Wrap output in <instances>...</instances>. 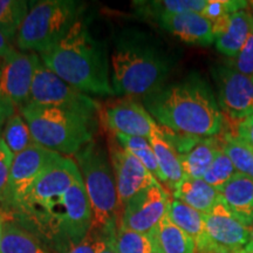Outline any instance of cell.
Wrapping results in <instances>:
<instances>
[{
	"instance_id": "1",
	"label": "cell",
	"mask_w": 253,
	"mask_h": 253,
	"mask_svg": "<svg viewBox=\"0 0 253 253\" xmlns=\"http://www.w3.org/2000/svg\"><path fill=\"white\" fill-rule=\"evenodd\" d=\"M143 101L155 121L177 135L217 137L225 125L210 84L198 74L164 86Z\"/></svg>"
},
{
	"instance_id": "2",
	"label": "cell",
	"mask_w": 253,
	"mask_h": 253,
	"mask_svg": "<svg viewBox=\"0 0 253 253\" xmlns=\"http://www.w3.org/2000/svg\"><path fill=\"white\" fill-rule=\"evenodd\" d=\"M39 56L49 71L82 93L114 95L106 52L81 18L63 39Z\"/></svg>"
},
{
	"instance_id": "3",
	"label": "cell",
	"mask_w": 253,
	"mask_h": 253,
	"mask_svg": "<svg viewBox=\"0 0 253 253\" xmlns=\"http://www.w3.org/2000/svg\"><path fill=\"white\" fill-rule=\"evenodd\" d=\"M110 67L114 94L129 99H144L164 87L171 62L147 40L126 37L114 47Z\"/></svg>"
},
{
	"instance_id": "4",
	"label": "cell",
	"mask_w": 253,
	"mask_h": 253,
	"mask_svg": "<svg viewBox=\"0 0 253 253\" xmlns=\"http://www.w3.org/2000/svg\"><path fill=\"white\" fill-rule=\"evenodd\" d=\"M74 156L93 213L90 231L107 237L120 226L122 214L112 163L103 148L94 141L81 148Z\"/></svg>"
},
{
	"instance_id": "5",
	"label": "cell",
	"mask_w": 253,
	"mask_h": 253,
	"mask_svg": "<svg viewBox=\"0 0 253 253\" xmlns=\"http://www.w3.org/2000/svg\"><path fill=\"white\" fill-rule=\"evenodd\" d=\"M20 114L37 144L58 154L75 155L93 141V120L72 110L27 103Z\"/></svg>"
},
{
	"instance_id": "6",
	"label": "cell",
	"mask_w": 253,
	"mask_h": 253,
	"mask_svg": "<svg viewBox=\"0 0 253 253\" xmlns=\"http://www.w3.org/2000/svg\"><path fill=\"white\" fill-rule=\"evenodd\" d=\"M82 6L74 0H41L32 2L17 34L23 50L43 52L56 45L81 18Z\"/></svg>"
},
{
	"instance_id": "7",
	"label": "cell",
	"mask_w": 253,
	"mask_h": 253,
	"mask_svg": "<svg viewBox=\"0 0 253 253\" xmlns=\"http://www.w3.org/2000/svg\"><path fill=\"white\" fill-rule=\"evenodd\" d=\"M28 103L72 110L90 119H94L95 114L100 112L97 101L60 79L41 60L34 73Z\"/></svg>"
},
{
	"instance_id": "8",
	"label": "cell",
	"mask_w": 253,
	"mask_h": 253,
	"mask_svg": "<svg viewBox=\"0 0 253 253\" xmlns=\"http://www.w3.org/2000/svg\"><path fill=\"white\" fill-rule=\"evenodd\" d=\"M61 157L60 154L37 143L14 156L0 213L6 217L14 211L27 197L40 176Z\"/></svg>"
},
{
	"instance_id": "9",
	"label": "cell",
	"mask_w": 253,
	"mask_h": 253,
	"mask_svg": "<svg viewBox=\"0 0 253 253\" xmlns=\"http://www.w3.org/2000/svg\"><path fill=\"white\" fill-rule=\"evenodd\" d=\"M218 106L231 123L238 126L253 116V77L242 74L231 66L213 69Z\"/></svg>"
},
{
	"instance_id": "10",
	"label": "cell",
	"mask_w": 253,
	"mask_h": 253,
	"mask_svg": "<svg viewBox=\"0 0 253 253\" xmlns=\"http://www.w3.org/2000/svg\"><path fill=\"white\" fill-rule=\"evenodd\" d=\"M170 198L161 183L142 190L126 202L120 225L136 232L150 233L167 216Z\"/></svg>"
},
{
	"instance_id": "11",
	"label": "cell",
	"mask_w": 253,
	"mask_h": 253,
	"mask_svg": "<svg viewBox=\"0 0 253 253\" xmlns=\"http://www.w3.org/2000/svg\"><path fill=\"white\" fill-rule=\"evenodd\" d=\"M80 177L81 172L77 162L72 158L62 156L40 176L21 204L4 218L11 219L32 209L42 207L56 196L65 194Z\"/></svg>"
},
{
	"instance_id": "12",
	"label": "cell",
	"mask_w": 253,
	"mask_h": 253,
	"mask_svg": "<svg viewBox=\"0 0 253 253\" xmlns=\"http://www.w3.org/2000/svg\"><path fill=\"white\" fill-rule=\"evenodd\" d=\"M40 61L36 53L13 50L4 59L0 77V94L14 107L26 106L30 102L34 73Z\"/></svg>"
},
{
	"instance_id": "13",
	"label": "cell",
	"mask_w": 253,
	"mask_h": 253,
	"mask_svg": "<svg viewBox=\"0 0 253 253\" xmlns=\"http://www.w3.org/2000/svg\"><path fill=\"white\" fill-rule=\"evenodd\" d=\"M109 158L121 211L126 202L136 194L160 183L134 155L123 149L121 145H113Z\"/></svg>"
},
{
	"instance_id": "14",
	"label": "cell",
	"mask_w": 253,
	"mask_h": 253,
	"mask_svg": "<svg viewBox=\"0 0 253 253\" xmlns=\"http://www.w3.org/2000/svg\"><path fill=\"white\" fill-rule=\"evenodd\" d=\"M103 122L114 134L150 138L158 125L150 113L134 99H122L109 103L103 110Z\"/></svg>"
},
{
	"instance_id": "15",
	"label": "cell",
	"mask_w": 253,
	"mask_h": 253,
	"mask_svg": "<svg viewBox=\"0 0 253 253\" xmlns=\"http://www.w3.org/2000/svg\"><path fill=\"white\" fill-rule=\"evenodd\" d=\"M204 221L207 237L213 248L233 253L242 252L249 240L250 227L231 213L223 199L219 198L212 210L204 214Z\"/></svg>"
},
{
	"instance_id": "16",
	"label": "cell",
	"mask_w": 253,
	"mask_h": 253,
	"mask_svg": "<svg viewBox=\"0 0 253 253\" xmlns=\"http://www.w3.org/2000/svg\"><path fill=\"white\" fill-rule=\"evenodd\" d=\"M164 134L178 151L183 171L189 178H203L221 148L220 138H195L177 135L162 128Z\"/></svg>"
},
{
	"instance_id": "17",
	"label": "cell",
	"mask_w": 253,
	"mask_h": 253,
	"mask_svg": "<svg viewBox=\"0 0 253 253\" xmlns=\"http://www.w3.org/2000/svg\"><path fill=\"white\" fill-rule=\"evenodd\" d=\"M164 30L186 43L210 46L214 42L213 24L197 12L164 15L157 19Z\"/></svg>"
},
{
	"instance_id": "18",
	"label": "cell",
	"mask_w": 253,
	"mask_h": 253,
	"mask_svg": "<svg viewBox=\"0 0 253 253\" xmlns=\"http://www.w3.org/2000/svg\"><path fill=\"white\" fill-rule=\"evenodd\" d=\"M253 15L246 9L231 14L223 23L214 25V42L221 54L235 58L243 48L252 30Z\"/></svg>"
},
{
	"instance_id": "19",
	"label": "cell",
	"mask_w": 253,
	"mask_h": 253,
	"mask_svg": "<svg viewBox=\"0 0 253 253\" xmlns=\"http://www.w3.org/2000/svg\"><path fill=\"white\" fill-rule=\"evenodd\" d=\"M224 204L244 225H253V178L237 173L218 190Z\"/></svg>"
},
{
	"instance_id": "20",
	"label": "cell",
	"mask_w": 253,
	"mask_h": 253,
	"mask_svg": "<svg viewBox=\"0 0 253 253\" xmlns=\"http://www.w3.org/2000/svg\"><path fill=\"white\" fill-rule=\"evenodd\" d=\"M168 217L175 225L184 231L196 243V253H212L219 251L211 244L205 232L204 213L188 204L173 198L168 209Z\"/></svg>"
},
{
	"instance_id": "21",
	"label": "cell",
	"mask_w": 253,
	"mask_h": 253,
	"mask_svg": "<svg viewBox=\"0 0 253 253\" xmlns=\"http://www.w3.org/2000/svg\"><path fill=\"white\" fill-rule=\"evenodd\" d=\"M149 141L162 173L163 185L173 192L185 177L178 151L161 126H158L157 130L151 135Z\"/></svg>"
},
{
	"instance_id": "22",
	"label": "cell",
	"mask_w": 253,
	"mask_h": 253,
	"mask_svg": "<svg viewBox=\"0 0 253 253\" xmlns=\"http://www.w3.org/2000/svg\"><path fill=\"white\" fill-rule=\"evenodd\" d=\"M155 253H196V243L168 214L149 233Z\"/></svg>"
},
{
	"instance_id": "23",
	"label": "cell",
	"mask_w": 253,
	"mask_h": 253,
	"mask_svg": "<svg viewBox=\"0 0 253 253\" xmlns=\"http://www.w3.org/2000/svg\"><path fill=\"white\" fill-rule=\"evenodd\" d=\"M172 195L175 199H178L204 214L210 212L220 198L218 190L208 184L203 178L189 177H184Z\"/></svg>"
},
{
	"instance_id": "24",
	"label": "cell",
	"mask_w": 253,
	"mask_h": 253,
	"mask_svg": "<svg viewBox=\"0 0 253 253\" xmlns=\"http://www.w3.org/2000/svg\"><path fill=\"white\" fill-rule=\"evenodd\" d=\"M1 253H49L33 233L12 219H5Z\"/></svg>"
},
{
	"instance_id": "25",
	"label": "cell",
	"mask_w": 253,
	"mask_h": 253,
	"mask_svg": "<svg viewBox=\"0 0 253 253\" xmlns=\"http://www.w3.org/2000/svg\"><path fill=\"white\" fill-rule=\"evenodd\" d=\"M138 13L147 17L161 18L164 15L197 12L202 13L208 0H156V1H137Z\"/></svg>"
},
{
	"instance_id": "26",
	"label": "cell",
	"mask_w": 253,
	"mask_h": 253,
	"mask_svg": "<svg viewBox=\"0 0 253 253\" xmlns=\"http://www.w3.org/2000/svg\"><path fill=\"white\" fill-rule=\"evenodd\" d=\"M116 253H155L149 233H141L120 225L103 237Z\"/></svg>"
},
{
	"instance_id": "27",
	"label": "cell",
	"mask_w": 253,
	"mask_h": 253,
	"mask_svg": "<svg viewBox=\"0 0 253 253\" xmlns=\"http://www.w3.org/2000/svg\"><path fill=\"white\" fill-rule=\"evenodd\" d=\"M116 141L123 149L134 155L143 166L149 170V172L163 185L162 173L158 167L156 156L151 147L149 138L140 137V136H126L122 134H114Z\"/></svg>"
},
{
	"instance_id": "28",
	"label": "cell",
	"mask_w": 253,
	"mask_h": 253,
	"mask_svg": "<svg viewBox=\"0 0 253 253\" xmlns=\"http://www.w3.org/2000/svg\"><path fill=\"white\" fill-rule=\"evenodd\" d=\"M221 149L225 153L237 171L253 178V148L237 135L227 134L220 138Z\"/></svg>"
},
{
	"instance_id": "29",
	"label": "cell",
	"mask_w": 253,
	"mask_h": 253,
	"mask_svg": "<svg viewBox=\"0 0 253 253\" xmlns=\"http://www.w3.org/2000/svg\"><path fill=\"white\" fill-rule=\"evenodd\" d=\"M2 140L13 156L23 153L33 144H36L32 134L28 128V125L21 115L14 114L12 118L6 122L4 132H2Z\"/></svg>"
},
{
	"instance_id": "30",
	"label": "cell",
	"mask_w": 253,
	"mask_h": 253,
	"mask_svg": "<svg viewBox=\"0 0 253 253\" xmlns=\"http://www.w3.org/2000/svg\"><path fill=\"white\" fill-rule=\"evenodd\" d=\"M28 9L30 5L24 0H0V32L8 40L18 34Z\"/></svg>"
},
{
	"instance_id": "31",
	"label": "cell",
	"mask_w": 253,
	"mask_h": 253,
	"mask_svg": "<svg viewBox=\"0 0 253 253\" xmlns=\"http://www.w3.org/2000/svg\"><path fill=\"white\" fill-rule=\"evenodd\" d=\"M237 173H238V171H237L233 163L231 162L229 156L220 148L218 150L216 157H214L212 164L204 175L203 179L208 184L213 186L214 189L219 190Z\"/></svg>"
},
{
	"instance_id": "32",
	"label": "cell",
	"mask_w": 253,
	"mask_h": 253,
	"mask_svg": "<svg viewBox=\"0 0 253 253\" xmlns=\"http://www.w3.org/2000/svg\"><path fill=\"white\" fill-rule=\"evenodd\" d=\"M248 4L249 2L240 1V0H210L202 14L208 18L214 26L226 20L231 14L236 13L240 9H245Z\"/></svg>"
},
{
	"instance_id": "33",
	"label": "cell",
	"mask_w": 253,
	"mask_h": 253,
	"mask_svg": "<svg viewBox=\"0 0 253 253\" xmlns=\"http://www.w3.org/2000/svg\"><path fill=\"white\" fill-rule=\"evenodd\" d=\"M233 59L235 60H233L231 67H233L242 74L253 77V25L248 40L243 48L240 49V52Z\"/></svg>"
},
{
	"instance_id": "34",
	"label": "cell",
	"mask_w": 253,
	"mask_h": 253,
	"mask_svg": "<svg viewBox=\"0 0 253 253\" xmlns=\"http://www.w3.org/2000/svg\"><path fill=\"white\" fill-rule=\"evenodd\" d=\"M13 158V154L8 149L2 137H0V205L4 202L6 190H7Z\"/></svg>"
},
{
	"instance_id": "35",
	"label": "cell",
	"mask_w": 253,
	"mask_h": 253,
	"mask_svg": "<svg viewBox=\"0 0 253 253\" xmlns=\"http://www.w3.org/2000/svg\"><path fill=\"white\" fill-rule=\"evenodd\" d=\"M106 245V239L99 233L90 231L89 235L80 244L73 246L67 252L63 253H100Z\"/></svg>"
},
{
	"instance_id": "36",
	"label": "cell",
	"mask_w": 253,
	"mask_h": 253,
	"mask_svg": "<svg viewBox=\"0 0 253 253\" xmlns=\"http://www.w3.org/2000/svg\"><path fill=\"white\" fill-rule=\"evenodd\" d=\"M237 136L239 138H242L243 141H245L249 145H251L253 148V116L250 118L242 123H239L236 128Z\"/></svg>"
},
{
	"instance_id": "37",
	"label": "cell",
	"mask_w": 253,
	"mask_h": 253,
	"mask_svg": "<svg viewBox=\"0 0 253 253\" xmlns=\"http://www.w3.org/2000/svg\"><path fill=\"white\" fill-rule=\"evenodd\" d=\"M15 107L0 94V128L6 125L9 118L14 115Z\"/></svg>"
},
{
	"instance_id": "38",
	"label": "cell",
	"mask_w": 253,
	"mask_h": 253,
	"mask_svg": "<svg viewBox=\"0 0 253 253\" xmlns=\"http://www.w3.org/2000/svg\"><path fill=\"white\" fill-rule=\"evenodd\" d=\"M13 50L14 49L12 48L9 40L0 32V58L6 59Z\"/></svg>"
},
{
	"instance_id": "39",
	"label": "cell",
	"mask_w": 253,
	"mask_h": 253,
	"mask_svg": "<svg viewBox=\"0 0 253 253\" xmlns=\"http://www.w3.org/2000/svg\"><path fill=\"white\" fill-rule=\"evenodd\" d=\"M240 253H253V225L250 227V236L248 243H246V245Z\"/></svg>"
},
{
	"instance_id": "40",
	"label": "cell",
	"mask_w": 253,
	"mask_h": 253,
	"mask_svg": "<svg viewBox=\"0 0 253 253\" xmlns=\"http://www.w3.org/2000/svg\"><path fill=\"white\" fill-rule=\"evenodd\" d=\"M4 221L5 218L0 213V253H1V243H2V233H4Z\"/></svg>"
},
{
	"instance_id": "41",
	"label": "cell",
	"mask_w": 253,
	"mask_h": 253,
	"mask_svg": "<svg viewBox=\"0 0 253 253\" xmlns=\"http://www.w3.org/2000/svg\"><path fill=\"white\" fill-rule=\"evenodd\" d=\"M100 253H116V252L114 251L112 248H110V245L107 243V240H106V245H104V248L102 250H101Z\"/></svg>"
},
{
	"instance_id": "42",
	"label": "cell",
	"mask_w": 253,
	"mask_h": 253,
	"mask_svg": "<svg viewBox=\"0 0 253 253\" xmlns=\"http://www.w3.org/2000/svg\"><path fill=\"white\" fill-rule=\"evenodd\" d=\"M212 253H233V252H229V251H223V250H219V251H214Z\"/></svg>"
},
{
	"instance_id": "43",
	"label": "cell",
	"mask_w": 253,
	"mask_h": 253,
	"mask_svg": "<svg viewBox=\"0 0 253 253\" xmlns=\"http://www.w3.org/2000/svg\"><path fill=\"white\" fill-rule=\"evenodd\" d=\"M0 77H1V69H0Z\"/></svg>"
},
{
	"instance_id": "44",
	"label": "cell",
	"mask_w": 253,
	"mask_h": 253,
	"mask_svg": "<svg viewBox=\"0 0 253 253\" xmlns=\"http://www.w3.org/2000/svg\"><path fill=\"white\" fill-rule=\"evenodd\" d=\"M251 6H252V7H253V1H252V2H251Z\"/></svg>"
}]
</instances>
